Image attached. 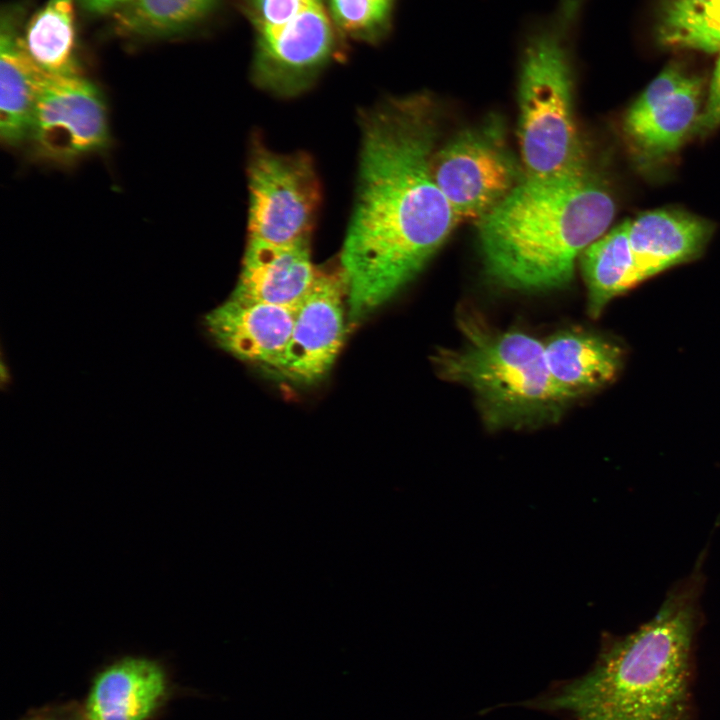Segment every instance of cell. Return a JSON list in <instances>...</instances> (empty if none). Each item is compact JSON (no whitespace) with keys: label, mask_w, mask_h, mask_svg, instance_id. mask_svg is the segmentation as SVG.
<instances>
[{"label":"cell","mask_w":720,"mask_h":720,"mask_svg":"<svg viewBox=\"0 0 720 720\" xmlns=\"http://www.w3.org/2000/svg\"><path fill=\"white\" fill-rule=\"evenodd\" d=\"M458 322L461 344L439 348L433 364L441 378L473 393L489 428H535L559 419L570 401L552 380L544 343L493 328L471 313Z\"/></svg>","instance_id":"4"},{"label":"cell","mask_w":720,"mask_h":720,"mask_svg":"<svg viewBox=\"0 0 720 720\" xmlns=\"http://www.w3.org/2000/svg\"><path fill=\"white\" fill-rule=\"evenodd\" d=\"M720 126V56L716 62L705 104L694 130L700 136L712 133Z\"/></svg>","instance_id":"25"},{"label":"cell","mask_w":720,"mask_h":720,"mask_svg":"<svg viewBox=\"0 0 720 720\" xmlns=\"http://www.w3.org/2000/svg\"><path fill=\"white\" fill-rule=\"evenodd\" d=\"M320 271L312 261L309 239L284 245L248 240L231 297L296 308Z\"/></svg>","instance_id":"12"},{"label":"cell","mask_w":720,"mask_h":720,"mask_svg":"<svg viewBox=\"0 0 720 720\" xmlns=\"http://www.w3.org/2000/svg\"><path fill=\"white\" fill-rule=\"evenodd\" d=\"M581 0H561L530 31L518 79V138L525 177L568 178L588 169L573 110L572 32Z\"/></svg>","instance_id":"5"},{"label":"cell","mask_w":720,"mask_h":720,"mask_svg":"<svg viewBox=\"0 0 720 720\" xmlns=\"http://www.w3.org/2000/svg\"><path fill=\"white\" fill-rule=\"evenodd\" d=\"M86 5L94 10H105L108 8H111L113 6L123 4V3H131L134 0H83Z\"/></svg>","instance_id":"26"},{"label":"cell","mask_w":720,"mask_h":720,"mask_svg":"<svg viewBox=\"0 0 720 720\" xmlns=\"http://www.w3.org/2000/svg\"><path fill=\"white\" fill-rule=\"evenodd\" d=\"M656 37L667 48L720 51V0H663Z\"/></svg>","instance_id":"20"},{"label":"cell","mask_w":720,"mask_h":720,"mask_svg":"<svg viewBox=\"0 0 720 720\" xmlns=\"http://www.w3.org/2000/svg\"><path fill=\"white\" fill-rule=\"evenodd\" d=\"M255 34L274 29L323 0H238Z\"/></svg>","instance_id":"23"},{"label":"cell","mask_w":720,"mask_h":720,"mask_svg":"<svg viewBox=\"0 0 720 720\" xmlns=\"http://www.w3.org/2000/svg\"><path fill=\"white\" fill-rule=\"evenodd\" d=\"M436 139L424 94L388 99L361 118L357 198L340 255L350 324L413 281L458 222L433 176Z\"/></svg>","instance_id":"1"},{"label":"cell","mask_w":720,"mask_h":720,"mask_svg":"<svg viewBox=\"0 0 720 720\" xmlns=\"http://www.w3.org/2000/svg\"><path fill=\"white\" fill-rule=\"evenodd\" d=\"M498 127L469 129L435 150V182L458 221L480 220L518 184Z\"/></svg>","instance_id":"8"},{"label":"cell","mask_w":720,"mask_h":720,"mask_svg":"<svg viewBox=\"0 0 720 720\" xmlns=\"http://www.w3.org/2000/svg\"><path fill=\"white\" fill-rule=\"evenodd\" d=\"M296 308L229 298L209 312L205 328L234 357L273 368L289 342Z\"/></svg>","instance_id":"11"},{"label":"cell","mask_w":720,"mask_h":720,"mask_svg":"<svg viewBox=\"0 0 720 720\" xmlns=\"http://www.w3.org/2000/svg\"><path fill=\"white\" fill-rule=\"evenodd\" d=\"M694 624L690 601L673 596L639 629L609 640L586 674L529 706L572 720H694Z\"/></svg>","instance_id":"3"},{"label":"cell","mask_w":720,"mask_h":720,"mask_svg":"<svg viewBox=\"0 0 720 720\" xmlns=\"http://www.w3.org/2000/svg\"><path fill=\"white\" fill-rule=\"evenodd\" d=\"M690 76L680 64L668 65L633 102L625 114L623 124L632 123L649 114L656 106L677 92Z\"/></svg>","instance_id":"24"},{"label":"cell","mask_w":720,"mask_h":720,"mask_svg":"<svg viewBox=\"0 0 720 720\" xmlns=\"http://www.w3.org/2000/svg\"><path fill=\"white\" fill-rule=\"evenodd\" d=\"M626 220L590 244L580 256L587 287V311L598 317L616 296L641 283Z\"/></svg>","instance_id":"18"},{"label":"cell","mask_w":720,"mask_h":720,"mask_svg":"<svg viewBox=\"0 0 720 720\" xmlns=\"http://www.w3.org/2000/svg\"><path fill=\"white\" fill-rule=\"evenodd\" d=\"M615 211L607 185L590 170L568 178L524 177L478 220L486 273L512 290L565 287L577 258L606 233Z\"/></svg>","instance_id":"2"},{"label":"cell","mask_w":720,"mask_h":720,"mask_svg":"<svg viewBox=\"0 0 720 720\" xmlns=\"http://www.w3.org/2000/svg\"><path fill=\"white\" fill-rule=\"evenodd\" d=\"M395 0H328L330 15L347 36L366 42L388 31Z\"/></svg>","instance_id":"22"},{"label":"cell","mask_w":720,"mask_h":720,"mask_svg":"<svg viewBox=\"0 0 720 720\" xmlns=\"http://www.w3.org/2000/svg\"><path fill=\"white\" fill-rule=\"evenodd\" d=\"M248 188V240L284 245L310 238L320 188L307 154H281L255 141Z\"/></svg>","instance_id":"6"},{"label":"cell","mask_w":720,"mask_h":720,"mask_svg":"<svg viewBox=\"0 0 720 720\" xmlns=\"http://www.w3.org/2000/svg\"><path fill=\"white\" fill-rule=\"evenodd\" d=\"M703 81L691 75L686 83L649 114L623 124L630 151L643 167L663 163L694 134L702 111Z\"/></svg>","instance_id":"17"},{"label":"cell","mask_w":720,"mask_h":720,"mask_svg":"<svg viewBox=\"0 0 720 720\" xmlns=\"http://www.w3.org/2000/svg\"><path fill=\"white\" fill-rule=\"evenodd\" d=\"M46 72L28 55L10 15L0 35V138L8 147L25 145Z\"/></svg>","instance_id":"16"},{"label":"cell","mask_w":720,"mask_h":720,"mask_svg":"<svg viewBox=\"0 0 720 720\" xmlns=\"http://www.w3.org/2000/svg\"><path fill=\"white\" fill-rule=\"evenodd\" d=\"M544 350L552 380L569 401L609 384L622 363L615 343L579 329L559 331L544 342Z\"/></svg>","instance_id":"15"},{"label":"cell","mask_w":720,"mask_h":720,"mask_svg":"<svg viewBox=\"0 0 720 720\" xmlns=\"http://www.w3.org/2000/svg\"><path fill=\"white\" fill-rule=\"evenodd\" d=\"M216 0H134L122 14V25L135 33L169 34L205 17Z\"/></svg>","instance_id":"21"},{"label":"cell","mask_w":720,"mask_h":720,"mask_svg":"<svg viewBox=\"0 0 720 720\" xmlns=\"http://www.w3.org/2000/svg\"><path fill=\"white\" fill-rule=\"evenodd\" d=\"M346 309L347 284L340 266L335 271L321 270L296 307L289 342L272 370L296 384L322 379L342 348Z\"/></svg>","instance_id":"10"},{"label":"cell","mask_w":720,"mask_h":720,"mask_svg":"<svg viewBox=\"0 0 720 720\" xmlns=\"http://www.w3.org/2000/svg\"><path fill=\"white\" fill-rule=\"evenodd\" d=\"M104 95L82 77L46 73L25 145L36 162L71 167L110 145Z\"/></svg>","instance_id":"7"},{"label":"cell","mask_w":720,"mask_h":720,"mask_svg":"<svg viewBox=\"0 0 720 720\" xmlns=\"http://www.w3.org/2000/svg\"><path fill=\"white\" fill-rule=\"evenodd\" d=\"M335 52V35L324 2L294 19L256 34L252 66L256 84L279 96L308 88Z\"/></svg>","instance_id":"9"},{"label":"cell","mask_w":720,"mask_h":720,"mask_svg":"<svg viewBox=\"0 0 720 720\" xmlns=\"http://www.w3.org/2000/svg\"><path fill=\"white\" fill-rule=\"evenodd\" d=\"M162 665L144 656H125L94 679L85 702L86 720H148L167 692Z\"/></svg>","instance_id":"14"},{"label":"cell","mask_w":720,"mask_h":720,"mask_svg":"<svg viewBox=\"0 0 720 720\" xmlns=\"http://www.w3.org/2000/svg\"><path fill=\"white\" fill-rule=\"evenodd\" d=\"M25 49L44 72L81 75L75 53L73 0H48L28 24Z\"/></svg>","instance_id":"19"},{"label":"cell","mask_w":720,"mask_h":720,"mask_svg":"<svg viewBox=\"0 0 720 720\" xmlns=\"http://www.w3.org/2000/svg\"><path fill=\"white\" fill-rule=\"evenodd\" d=\"M712 233V223L677 209L650 210L629 220V242L640 281L696 259Z\"/></svg>","instance_id":"13"}]
</instances>
